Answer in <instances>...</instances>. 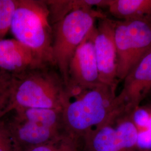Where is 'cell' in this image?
Returning a JSON list of instances; mask_svg holds the SVG:
<instances>
[{
    "label": "cell",
    "instance_id": "obj_17",
    "mask_svg": "<svg viewBox=\"0 0 151 151\" xmlns=\"http://www.w3.org/2000/svg\"><path fill=\"white\" fill-rule=\"evenodd\" d=\"M130 118L138 131L146 129L150 120V110L148 105L135 108L130 114Z\"/></svg>",
    "mask_w": 151,
    "mask_h": 151
},
{
    "label": "cell",
    "instance_id": "obj_21",
    "mask_svg": "<svg viewBox=\"0 0 151 151\" xmlns=\"http://www.w3.org/2000/svg\"><path fill=\"white\" fill-rule=\"evenodd\" d=\"M148 96H150V97H151V91H150V92L149 93V95H148Z\"/></svg>",
    "mask_w": 151,
    "mask_h": 151
},
{
    "label": "cell",
    "instance_id": "obj_11",
    "mask_svg": "<svg viewBox=\"0 0 151 151\" xmlns=\"http://www.w3.org/2000/svg\"><path fill=\"white\" fill-rule=\"evenodd\" d=\"M111 120L88 132L82 140L83 151H125Z\"/></svg>",
    "mask_w": 151,
    "mask_h": 151
},
{
    "label": "cell",
    "instance_id": "obj_8",
    "mask_svg": "<svg viewBox=\"0 0 151 151\" xmlns=\"http://www.w3.org/2000/svg\"><path fill=\"white\" fill-rule=\"evenodd\" d=\"M93 28V44L99 79L101 83L117 86V52L114 39L115 21L105 17L98 19Z\"/></svg>",
    "mask_w": 151,
    "mask_h": 151
},
{
    "label": "cell",
    "instance_id": "obj_14",
    "mask_svg": "<svg viewBox=\"0 0 151 151\" xmlns=\"http://www.w3.org/2000/svg\"><path fill=\"white\" fill-rule=\"evenodd\" d=\"M81 141L66 132L53 140L24 151H81Z\"/></svg>",
    "mask_w": 151,
    "mask_h": 151
},
{
    "label": "cell",
    "instance_id": "obj_3",
    "mask_svg": "<svg viewBox=\"0 0 151 151\" xmlns=\"http://www.w3.org/2000/svg\"><path fill=\"white\" fill-rule=\"evenodd\" d=\"M45 1L18 0L11 22L15 39L35 51L47 65H53V29Z\"/></svg>",
    "mask_w": 151,
    "mask_h": 151
},
{
    "label": "cell",
    "instance_id": "obj_19",
    "mask_svg": "<svg viewBox=\"0 0 151 151\" xmlns=\"http://www.w3.org/2000/svg\"><path fill=\"white\" fill-rule=\"evenodd\" d=\"M137 151H151V131L148 129L138 132Z\"/></svg>",
    "mask_w": 151,
    "mask_h": 151
},
{
    "label": "cell",
    "instance_id": "obj_6",
    "mask_svg": "<svg viewBox=\"0 0 151 151\" xmlns=\"http://www.w3.org/2000/svg\"><path fill=\"white\" fill-rule=\"evenodd\" d=\"M117 78L124 80L140 60L151 52V16L115 21Z\"/></svg>",
    "mask_w": 151,
    "mask_h": 151
},
{
    "label": "cell",
    "instance_id": "obj_9",
    "mask_svg": "<svg viewBox=\"0 0 151 151\" xmlns=\"http://www.w3.org/2000/svg\"><path fill=\"white\" fill-rule=\"evenodd\" d=\"M124 81L116 99L125 113L130 115L151 91V52L135 65Z\"/></svg>",
    "mask_w": 151,
    "mask_h": 151
},
{
    "label": "cell",
    "instance_id": "obj_20",
    "mask_svg": "<svg viewBox=\"0 0 151 151\" xmlns=\"http://www.w3.org/2000/svg\"><path fill=\"white\" fill-rule=\"evenodd\" d=\"M148 106L150 110V120H149V123H148L147 129L150 130L151 131V104L150 105H148Z\"/></svg>",
    "mask_w": 151,
    "mask_h": 151
},
{
    "label": "cell",
    "instance_id": "obj_1",
    "mask_svg": "<svg viewBox=\"0 0 151 151\" xmlns=\"http://www.w3.org/2000/svg\"><path fill=\"white\" fill-rule=\"evenodd\" d=\"M116 88L102 83L70 101L62 110L65 131L81 141L90 130L124 113L116 99Z\"/></svg>",
    "mask_w": 151,
    "mask_h": 151
},
{
    "label": "cell",
    "instance_id": "obj_2",
    "mask_svg": "<svg viewBox=\"0 0 151 151\" xmlns=\"http://www.w3.org/2000/svg\"><path fill=\"white\" fill-rule=\"evenodd\" d=\"M52 65L13 75L10 111L20 108L63 110L70 98L60 72Z\"/></svg>",
    "mask_w": 151,
    "mask_h": 151
},
{
    "label": "cell",
    "instance_id": "obj_18",
    "mask_svg": "<svg viewBox=\"0 0 151 151\" xmlns=\"http://www.w3.org/2000/svg\"><path fill=\"white\" fill-rule=\"evenodd\" d=\"M0 151H16L7 123L0 119Z\"/></svg>",
    "mask_w": 151,
    "mask_h": 151
},
{
    "label": "cell",
    "instance_id": "obj_10",
    "mask_svg": "<svg viewBox=\"0 0 151 151\" xmlns=\"http://www.w3.org/2000/svg\"><path fill=\"white\" fill-rule=\"evenodd\" d=\"M46 65L35 51L15 39L0 40V70L12 75Z\"/></svg>",
    "mask_w": 151,
    "mask_h": 151
},
{
    "label": "cell",
    "instance_id": "obj_5",
    "mask_svg": "<svg viewBox=\"0 0 151 151\" xmlns=\"http://www.w3.org/2000/svg\"><path fill=\"white\" fill-rule=\"evenodd\" d=\"M106 17L93 9L72 11L53 25V65L58 70L67 87L68 66L77 47L95 27L96 20Z\"/></svg>",
    "mask_w": 151,
    "mask_h": 151
},
{
    "label": "cell",
    "instance_id": "obj_4",
    "mask_svg": "<svg viewBox=\"0 0 151 151\" xmlns=\"http://www.w3.org/2000/svg\"><path fill=\"white\" fill-rule=\"evenodd\" d=\"M7 123L16 151H24L53 140L65 132L62 110L45 108H20Z\"/></svg>",
    "mask_w": 151,
    "mask_h": 151
},
{
    "label": "cell",
    "instance_id": "obj_13",
    "mask_svg": "<svg viewBox=\"0 0 151 151\" xmlns=\"http://www.w3.org/2000/svg\"><path fill=\"white\" fill-rule=\"evenodd\" d=\"M108 9L120 20L151 16V0H109Z\"/></svg>",
    "mask_w": 151,
    "mask_h": 151
},
{
    "label": "cell",
    "instance_id": "obj_7",
    "mask_svg": "<svg viewBox=\"0 0 151 151\" xmlns=\"http://www.w3.org/2000/svg\"><path fill=\"white\" fill-rule=\"evenodd\" d=\"M93 28L77 47L69 64L67 89L70 100L102 84L95 53Z\"/></svg>",
    "mask_w": 151,
    "mask_h": 151
},
{
    "label": "cell",
    "instance_id": "obj_15",
    "mask_svg": "<svg viewBox=\"0 0 151 151\" xmlns=\"http://www.w3.org/2000/svg\"><path fill=\"white\" fill-rule=\"evenodd\" d=\"M13 88L12 77L6 72L0 71V119L10 111Z\"/></svg>",
    "mask_w": 151,
    "mask_h": 151
},
{
    "label": "cell",
    "instance_id": "obj_12",
    "mask_svg": "<svg viewBox=\"0 0 151 151\" xmlns=\"http://www.w3.org/2000/svg\"><path fill=\"white\" fill-rule=\"evenodd\" d=\"M50 24L54 25L72 11L93 7H108L109 0H52L45 1Z\"/></svg>",
    "mask_w": 151,
    "mask_h": 151
},
{
    "label": "cell",
    "instance_id": "obj_16",
    "mask_svg": "<svg viewBox=\"0 0 151 151\" xmlns=\"http://www.w3.org/2000/svg\"><path fill=\"white\" fill-rule=\"evenodd\" d=\"M18 0H0V40L10 30L11 22Z\"/></svg>",
    "mask_w": 151,
    "mask_h": 151
}]
</instances>
